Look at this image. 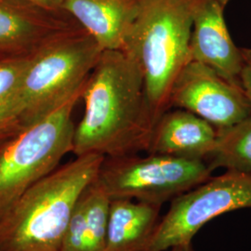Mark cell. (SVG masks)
Masks as SVG:
<instances>
[{
  "label": "cell",
  "mask_w": 251,
  "mask_h": 251,
  "mask_svg": "<svg viewBox=\"0 0 251 251\" xmlns=\"http://www.w3.org/2000/svg\"></svg>",
  "instance_id": "obj_21"
},
{
  "label": "cell",
  "mask_w": 251,
  "mask_h": 251,
  "mask_svg": "<svg viewBox=\"0 0 251 251\" xmlns=\"http://www.w3.org/2000/svg\"><path fill=\"white\" fill-rule=\"evenodd\" d=\"M101 52L94 38L78 25L31 54L11 108L20 129L48 116L82 90Z\"/></svg>",
  "instance_id": "obj_4"
},
{
  "label": "cell",
  "mask_w": 251,
  "mask_h": 251,
  "mask_svg": "<svg viewBox=\"0 0 251 251\" xmlns=\"http://www.w3.org/2000/svg\"><path fill=\"white\" fill-rule=\"evenodd\" d=\"M216 1H218L222 6H224V7H226L227 6V4L231 1V0H216Z\"/></svg>",
  "instance_id": "obj_20"
},
{
  "label": "cell",
  "mask_w": 251,
  "mask_h": 251,
  "mask_svg": "<svg viewBox=\"0 0 251 251\" xmlns=\"http://www.w3.org/2000/svg\"><path fill=\"white\" fill-rule=\"evenodd\" d=\"M206 161L147 153L105 157L96 178L111 200L162 206L211 178Z\"/></svg>",
  "instance_id": "obj_6"
},
{
  "label": "cell",
  "mask_w": 251,
  "mask_h": 251,
  "mask_svg": "<svg viewBox=\"0 0 251 251\" xmlns=\"http://www.w3.org/2000/svg\"><path fill=\"white\" fill-rule=\"evenodd\" d=\"M225 7L216 0H196L189 44L190 61L211 68L241 86L244 50L234 44L225 19Z\"/></svg>",
  "instance_id": "obj_9"
},
{
  "label": "cell",
  "mask_w": 251,
  "mask_h": 251,
  "mask_svg": "<svg viewBox=\"0 0 251 251\" xmlns=\"http://www.w3.org/2000/svg\"><path fill=\"white\" fill-rule=\"evenodd\" d=\"M42 9L57 13H66L63 11V0H26Z\"/></svg>",
  "instance_id": "obj_18"
},
{
  "label": "cell",
  "mask_w": 251,
  "mask_h": 251,
  "mask_svg": "<svg viewBox=\"0 0 251 251\" xmlns=\"http://www.w3.org/2000/svg\"><path fill=\"white\" fill-rule=\"evenodd\" d=\"M85 251H106L111 199L95 179L84 191Z\"/></svg>",
  "instance_id": "obj_15"
},
{
  "label": "cell",
  "mask_w": 251,
  "mask_h": 251,
  "mask_svg": "<svg viewBox=\"0 0 251 251\" xmlns=\"http://www.w3.org/2000/svg\"><path fill=\"white\" fill-rule=\"evenodd\" d=\"M81 99L85 111L75 129V156L117 157L147 152L155 121L143 73L129 54L102 51Z\"/></svg>",
  "instance_id": "obj_1"
},
{
  "label": "cell",
  "mask_w": 251,
  "mask_h": 251,
  "mask_svg": "<svg viewBox=\"0 0 251 251\" xmlns=\"http://www.w3.org/2000/svg\"><path fill=\"white\" fill-rule=\"evenodd\" d=\"M245 56V63L240 75V83L248 99L251 102V50L243 49Z\"/></svg>",
  "instance_id": "obj_17"
},
{
  "label": "cell",
  "mask_w": 251,
  "mask_h": 251,
  "mask_svg": "<svg viewBox=\"0 0 251 251\" xmlns=\"http://www.w3.org/2000/svg\"><path fill=\"white\" fill-rule=\"evenodd\" d=\"M82 90L0 144V219L28 189L73 152L75 126L72 114Z\"/></svg>",
  "instance_id": "obj_5"
},
{
  "label": "cell",
  "mask_w": 251,
  "mask_h": 251,
  "mask_svg": "<svg viewBox=\"0 0 251 251\" xmlns=\"http://www.w3.org/2000/svg\"><path fill=\"white\" fill-rule=\"evenodd\" d=\"M206 163L212 171L223 168L251 175V115L217 131L215 144Z\"/></svg>",
  "instance_id": "obj_14"
},
{
  "label": "cell",
  "mask_w": 251,
  "mask_h": 251,
  "mask_svg": "<svg viewBox=\"0 0 251 251\" xmlns=\"http://www.w3.org/2000/svg\"><path fill=\"white\" fill-rule=\"evenodd\" d=\"M104 158L76 156L28 189L0 219V251H59L75 206Z\"/></svg>",
  "instance_id": "obj_2"
},
{
  "label": "cell",
  "mask_w": 251,
  "mask_h": 251,
  "mask_svg": "<svg viewBox=\"0 0 251 251\" xmlns=\"http://www.w3.org/2000/svg\"><path fill=\"white\" fill-rule=\"evenodd\" d=\"M171 251H196L193 246V242L186 243V244H181L175 246L171 248Z\"/></svg>",
  "instance_id": "obj_19"
},
{
  "label": "cell",
  "mask_w": 251,
  "mask_h": 251,
  "mask_svg": "<svg viewBox=\"0 0 251 251\" xmlns=\"http://www.w3.org/2000/svg\"><path fill=\"white\" fill-rule=\"evenodd\" d=\"M141 0H63V9L102 51L123 50Z\"/></svg>",
  "instance_id": "obj_11"
},
{
  "label": "cell",
  "mask_w": 251,
  "mask_h": 251,
  "mask_svg": "<svg viewBox=\"0 0 251 251\" xmlns=\"http://www.w3.org/2000/svg\"><path fill=\"white\" fill-rule=\"evenodd\" d=\"M217 138L214 126L195 114L169 109L155 123L147 153L206 161Z\"/></svg>",
  "instance_id": "obj_12"
},
{
  "label": "cell",
  "mask_w": 251,
  "mask_h": 251,
  "mask_svg": "<svg viewBox=\"0 0 251 251\" xmlns=\"http://www.w3.org/2000/svg\"><path fill=\"white\" fill-rule=\"evenodd\" d=\"M161 206L131 199L111 200L106 251H145L160 221Z\"/></svg>",
  "instance_id": "obj_13"
},
{
  "label": "cell",
  "mask_w": 251,
  "mask_h": 251,
  "mask_svg": "<svg viewBox=\"0 0 251 251\" xmlns=\"http://www.w3.org/2000/svg\"><path fill=\"white\" fill-rule=\"evenodd\" d=\"M179 108L223 130L251 115V102L235 85L202 63L190 61L174 82L170 109Z\"/></svg>",
  "instance_id": "obj_8"
},
{
  "label": "cell",
  "mask_w": 251,
  "mask_h": 251,
  "mask_svg": "<svg viewBox=\"0 0 251 251\" xmlns=\"http://www.w3.org/2000/svg\"><path fill=\"white\" fill-rule=\"evenodd\" d=\"M243 208H251V175L226 171L211 177L171 201L145 251H166L192 243L208 222Z\"/></svg>",
  "instance_id": "obj_7"
},
{
  "label": "cell",
  "mask_w": 251,
  "mask_h": 251,
  "mask_svg": "<svg viewBox=\"0 0 251 251\" xmlns=\"http://www.w3.org/2000/svg\"><path fill=\"white\" fill-rule=\"evenodd\" d=\"M30 56L31 54L0 59V144L21 131L12 117L11 108Z\"/></svg>",
  "instance_id": "obj_16"
},
{
  "label": "cell",
  "mask_w": 251,
  "mask_h": 251,
  "mask_svg": "<svg viewBox=\"0 0 251 251\" xmlns=\"http://www.w3.org/2000/svg\"><path fill=\"white\" fill-rule=\"evenodd\" d=\"M196 0H141L123 51L141 68L152 117L170 109L174 82L190 62L189 44Z\"/></svg>",
  "instance_id": "obj_3"
},
{
  "label": "cell",
  "mask_w": 251,
  "mask_h": 251,
  "mask_svg": "<svg viewBox=\"0 0 251 251\" xmlns=\"http://www.w3.org/2000/svg\"><path fill=\"white\" fill-rule=\"evenodd\" d=\"M78 24L26 0H0V59L29 55Z\"/></svg>",
  "instance_id": "obj_10"
}]
</instances>
